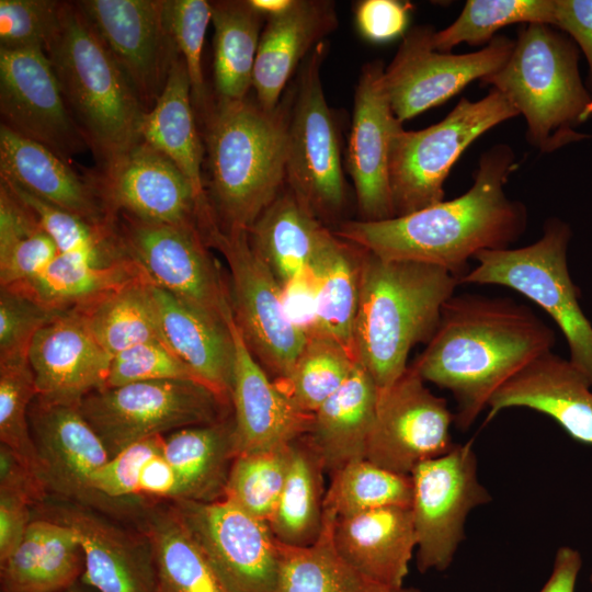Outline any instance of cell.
I'll use <instances>...</instances> for the list:
<instances>
[{"mask_svg": "<svg viewBox=\"0 0 592 592\" xmlns=\"http://www.w3.org/2000/svg\"><path fill=\"white\" fill-rule=\"evenodd\" d=\"M515 168L511 147L497 144L481 155L463 195L385 220H349L334 234L380 259L436 265L459 280L470 258L506 249L525 231L526 207L504 192Z\"/></svg>", "mask_w": 592, "mask_h": 592, "instance_id": "cell-1", "label": "cell"}, {"mask_svg": "<svg viewBox=\"0 0 592 592\" xmlns=\"http://www.w3.org/2000/svg\"><path fill=\"white\" fill-rule=\"evenodd\" d=\"M555 342L554 330L525 305L505 297L454 294L410 366L424 382L453 395L454 424L466 431L493 394L550 352Z\"/></svg>", "mask_w": 592, "mask_h": 592, "instance_id": "cell-2", "label": "cell"}, {"mask_svg": "<svg viewBox=\"0 0 592 592\" xmlns=\"http://www.w3.org/2000/svg\"><path fill=\"white\" fill-rule=\"evenodd\" d=\"M293 92L273 111L249 96L209 101L202 114L207 196L221 230L248 231L285 184Z\"/></svg>", "mask_w": 592, "mask_h": 592, "instance_id": "cell-3", "label": "cell"}, {"mask_svg": "<svg viewBox=\"0 0 592 592\" xmlns=\"http://www.w3.org/2000/svg\"><path fill=\"white\" fill-rule=\"evenodd\" d=\"M457 285L443 267L363 250L354 345L357 363L379 390L402 376L417 344L431 340Z\"/></svg>", "mask_w": 592, "mask_h": 592, "instance_id": "cell-4", "label": "cell"}, {"mask_svg": "<svg viewBox=\"0 0 592 592\" xmlns=\"http://www.w3.org/2000/svg\"><path fill=\"white\" fill-rule=\"evenodd\" d=\"M45 52L76 125L106 168L140 140L145 110L136 92L77 2H61Z\"/></svg>", "mask_w": 592, "mask_h": 592, "instance_id": "cell-5", "label": "cell"}, {"mask_svg": "<svg viewBox=\"0 0 592 592\" xmlns=\"http://www.w3.org/2000/svg\"><path fill=\"white\" fill-rule=\"evenodd\" d=\"M574 43L551 25L525 24L506 62L480 81L511 100L525 117L527 140L543 153L587 137L573 129L592 115Z\"/></svg>", "mask_w": 592, "mask_h": 592, "instance_id": "cell-6", "label": "cell"}, {"mask_svg": "<svg viewBox=\"0 0 592 592\" xmlns=\"http://www.w3.org/2000/svg\"><path fill=\"white\" fill-rule=\"evenodd\" d=\"M570 237L569 225L549 218L542 237L532 244L477 253V266L458 283L504 286L538 305L563 333L570 363L592 387V325L580 307V292L569 274Z\"/></svg>", "mask_w": 592, "mask_h": 592, "instance_id": "cell-7", "label": "cell"}, {"mask_svg": "<svg viewBox=\"0 0 592 592\" xmlns=\"http://www.w3.org/2000/svg\"><path fill=\"white\" fill-rule=\"evenodd\" d=\"M516 115L520 114L511 100L491 88L480 100L463 98L434 125L420 130L400 127L389 155L395 217L444 201V182L464 150L489 129Z\"/></svg>", "mask_w": 592, "mask_h": 592, "instance_id": "cell-8", "label": "cell"}, {"mask_svg": "<svg viewBox=\"0 0 592 592\" xmlns=\"http://www.w3.org/2000/svg\"><path fill=\"white\" fill-rule=\"evenodd\" d=\"M231 406L202 384L149 380L92 391L79 410L110 457L128 445L169 431L228 417Z\"/></svg>", "mask_w": 592, "mask_h": 592, "instance_id": "cell-9", "label": "cell"}, {"mask_svg": "<svg viewBox=\"0 0 592 592\" xmlns=\"http://www.w3.org/2000/svg\"><path fill=\"white\" fill-rule=\"evenodd\" d=\"M326 52L322 41L300 66L293 92L285 166L288 190L319 220L335 217L345 201L339 129L320 75Z\"/></svg>", "mask_w": 592, "mask_h": 592, "instance_id": "cell-10", "label": "cell"}, {"mask_svg": "<svg viewBox=\"0 0 592 592\" xmlns=\"http://www.w3.org/2000/svg\"><path fill=\"white\" fill-rule=\"evenodd\" d=\"M207 244L227 262L232 317L244 342L274 380L286 377L308 338L287 318L281 284L253 251L248 231L218 229Z\"/></svg>", "mask_w": 592, "mask_h": 592, "instance_id": "cell-11", "label": "cell"}, {"mask_svg": "<svg viewBox=\"0 0 592 592\" xmlns=\"http://www.w3.org/2000/svg\"><path fill=\"white\" fill-rule=\"evenodd\" d=\"M420 572L444 571L465 538V523L475 508L491 501L480 483L470 443L455 444L446 454L419 464L411 473Z\"/></svg>", "mask_w": 592, "mask_h": 592, "instance_id": "cell-12", "label": "cell"}, {"mask_svg": "<svg viewBox=\"0 0 592 592\" xmlns=\"http://www.w3.org/2000/svg\"><path fill=\"white\" fill-rule=\"evenodd\" d=\"M118 240L159 288L228 325L232 318L229 286L196 225L153 224L126 215Z\"/></svg>", "mask_w": 592, "mask_h": 592, "instance_id": "cell-13", "label": "cell"}, {"mask_svg": "<svg viewBox=\"0 0 592 592\" xmlns=\"http://www.w3.org/2000/svg\"><path fill=\"white\" fill-rule=\"evenodd\" d=\"M429 25L408 31L385 68L384 83L400 123L442 104L471 81L497 72L509 59L514 42L496 35L486 47L468 54L435 50Z\"/></svg>", "mask_w": 592, "mask_h": 592, "instance_id": "cell-14", "label": "cell"}, {"mask_svg": "<svg viewBox=\"0 0 592 592\" xmlns=\"http://www.w3.org/2000/svg\"><path fill=\"white\" fill-rule=\"evenodd\" d=\"M170 502L230 592H278V544L266 522L226 499Z\"/></svg>", "mask_w": 592, "mask_h": 592, "instance_id": "cell-15", "label": "cell"}, {"mask_svg": "<svg viewBox=\"0 0 592 592\" xmlns=\"http://www.w3.org/2000/svg\"><path fill=\"white\" fill-rule=\"evenodd\" d=\"M454 413L408 366L390 387L379 390L366 459L390 471L411 475L421 463L449 452Z\"/></svg>", "mask_w": 592, "mask_h": 592, "instance_id": "cell-16", "label": "cell"}, {"mask_svg": "<svg viewBox=\"0 0 592 592\" xmlns=\"http://www.w3.org/2000/svg\"><path fill=\"white\" fill-rule=\"evenodd\" d=\"M1 125L67 160L88 146L42 48H0Z\"/></svg>", "mask_w": 592, "mask_h": 592, "instance_id": "cell-17", "label": "cell"}, {"mask_svg": "<svg viewBox=\"0 0 592 592\" xmlns=\"http://www.w3.org/2000/svg\"><path fill=\"white\" fill-rule=\"evenodd\" d=\"M136 92L145 111L160 96L180 57L164 23L162 0L77 2Z\"/></svg>", "mask_w": 592, "mask_h": 592, "instance_id": "cell-18", "label": "cell"}, {"mask_svg": "<svg viewBox=\"0 0 592 592\" xmlns=\"http://www.w3.org/2000/svg\"><path fill=\"white\" fill-rule=\"evenodd\" d=\"M95 180L114 216L122 212L146 223L198 227V202L191 182L167 156L143 140Z\"/></svg>", "mask_w": 592, "mask_h": 592, "instance_id": "cell-19", "label": "cell"}, {"mask_svg": "<svg viewBox=\"0 0 592 592\" xmlns=\"http://www.w3.org/2000/svg\"><path fill=\"white\" fill-rule=\"evenodd\" d=\"M29 419L48 496L90 508H111L114 503L91 489L92 476L110 455L79 406L49 403L36 397Z\"/></svg>", "mask_w": 592, "mask_h": 592, "instance_id": "cell-20", "label": "cell"}, {"mask_svg": "<svg viewBox=\"0 0 592 592\" xmlns=\"http://www.w3.org/2000/svg\"><path fill=\"white\" fill-rule=\"evenodd\" d=\"M380 60L363 66L354 94L346 167L354 184L361 220L395 217L389 155L392 138L402 127L395 116L384 83Z\"/></svg>", "mask_w": 592, "mask_h": 592, "instance_id": "cell-21", "label": "cell"}, {"mask_svg": "<svg viewBox=\"0 0 592 592\" xmlns=\"http://www.w3.org/2000/svg\"><path fill=\"white\" fill-rule=\"evenodd\" d=\"M111 360L80 310L55 311L29 351L37 398L79 406L86 396L105 387Z\"/></svg>", "mask_w": 592, "mask_h": 592, "instance_id": "cell-22", "label": "cell"}, {"mask_svg": "<svg viewBox=\"0 0 592 592\" xmlns=\"http://www.w3.org/2000/svg\"><path fill=\"white\" fill-rule=\"evenodd\" d=\"M228 326L234 343L230 405L236 456L278 447L307 435L312 414L298 409L270 379L234 317Z\"/></svg>", "mask_w": 592, "mask_h": 592, "instance_id": "cell-23", "label": "cell"}, {"mask_svg": "<svg viewBox=\"0 0 592 592\" xmlns=\"http://www.w3.org/2000/svg\"><path fill=\"white\" fill-rule=\"evenodd\" d=\"M49 508L46 519L70 526L78 536L84 584L96 592H157L152 550L141 531L129 532L82 504Z\"/></svg>", "mask_w": 592, "mask_h": 592, "instance_id": "cell-24", "label": "cell"}, {"mask_svg": "<svg viewBox=\"0 0 592 592\" xmlns=\"http://www.w3.org/2000/svg\"><path fill=\"white\" fill-rule=\"evenodd\" d=\"M513 407L544 413L573 440L592 445V387L569 360L551 351L532 361L493 394L487 421Z\"/></svg>", "mask_w": 592, "mask_h": 592, "instance_id": "cell-25", "label": "cell"}, {"mask_svg": "<svg viewBox=\"0 0 592 592\" xmlns=\"http://www.w3.org/2000/svg\"><path fill=\"white\" fill-rule=\"evenodd\" d=\"M338 23L334 2L329 0H292L286 10L266 18L252 75L255 99L263 109L278 106L296 68Z\"/></svg>", "mask_w": 592, "mask_h": 592, "instance_id": "cell-26", "label": "cell"}, {"mask_svg": "<svg viewBox=\"0 0 592 592\" xmlns=\"http://www.w3.org/2000/svg\"><path fill=\"white\" fill-rule=\"evenodd\" d=\"M0 174L95 226L114 225L96 180H84L46 146L0 126Z\"/></svg>", "mask_w": 592, "mask_h": 592, "instance_id": "cell-27", "label": "cell"}, {"mask_svg": "<svg viewBox=\"0 0 592 592\" xmlns=\"http://www.w3.org/2000/svg\"><path fill=\"white\" fill-rule=\"evenodd\" d=\"M194 110L190 78L180 56L172 65L160 96L145 111L139 137L167 156L191 182L198 202V229L206 239L219 225L203 181L205 148Z\"/></svg>", "mask_w": 592, "mask_h": 592, "instance_id": "cell-28", "label": "cell"}, {"mask_svg": "<svg viewBox=\"0 0 592 592\" xmlns=\"http://www.w3.org/2000/svg\"><path fill=\"white\" fill-rule=\"evenodd\" d=\"M333 542L340 556L369 580L403 589L417 549L411 506H388L337 519Z\"/></svg>", "mask_w": 592, "mask_h": 592, "instance_id": "cell-29", "label": "cell"}, {"mask_svg": "<svg viewBox=\"0 0 592 592\" xmlns=\"http://www.w3.org/2000/svg\"><path fill=\"white\" fill-rule=\"evenodd\" d=\"M152 291L167 345L206 387L230 405L234 343L229 326L156 285Z\"/></svg>", "mask_w": 592, "mask_h": 592, "instance_id": "cell-30", "label": "cell"}, {"mask_svg": "<svg viewBox=\"0 0 592 592\" xmlns=\"http://www.w3.org/2000/svg\"><path fill=\"white\" fill-rule=\"evenodd\" d=\"M84 567L75 531L58 521L33 519L14 550L0 560L1 592H61Z\"/></svg>", "mask_w": 592, "mask_h": 592, "instance_id": "cell-31", "label": "cell"}, {"mask_svg": "<svg viewBox=\"0 0 592 592\" xmlns=\"http://www.w3.org/2000/svg\"><path fill=\"white\" fill-rule=\"evenodd\" d=\"M378 395L373 378L357 363L342 386L312 413L307 436L330 475L366 458Z\"/></svg>", "mask_w": 592, "mask_h": 592, "instance_id": "cell-32", "label": "cell"}, {"mask_svg": "<svg viewBox=\"0 0 592 592\" xmlns=\"http://www.w3.org/2000/svg\"><path fill=\"white\" fill-rule=\"evenodd\" d=\"M250 244L282 285L310 267L334 237L287 190L248 230Z\"/></svg>", "mask_w": 592, "mask_h": 592, "instance_id": "cell-33", "label": "cell"}, {"mask_svg": "<svg viewBox=\"0 0 592 592\" xmlns=\"http://www.w3.org/2000/svg\"><path fill=\"white\" fill-rule=\"evenodd\" d=\"M140 511L157 592H230L171 502L143 503Z\"/></svg>", "mask_w": 592, "mask_h": 592, "instance_id": "cell-34", "label": "cell"}, {"mask_svg": "<svg viewBox=\"0 0 592 592\" xmlns=\"http://www.w3.org/2000/svg\"><path fill=\"white\" fill-rule=\"evenodd\" d=\"M163 456L178 479L177 500L223 499L236 456L232 415L171 432L164 436Z\"/></svg>", "mask_w": 592, "mask_h": 592, "instance_id": "cell-35", "label": "cell"}, {"mask_svg": "<svg viewBox=\"0 0 592 592\" xmlns=\"http://www.w3.org/2000/svg\"><path fill=\"white\" fill-rule=\"evenodd\" d=\"M325 473L321 456L307 435L292 442L285 483L267 523L281 544L305 547L319 538L325 524Z\"/></svg>", "mask_w": 592, "mask_h": 592, "instance_id": "cell-36", "label": "cell"}, {"mask_svg": "<svg viewBox=\"0 0 592 592\" xmlns=\"http://www.w3.org/2000/svg\"><path fill=\"white\" fill-rule=\"evenodd\" d=\"M362 253L361 248L334 234L310 266L316 284V333L339 343L356 361L354 328L360 299Z\"/></svg>", "mask_w": 592, "mask_h": 592, "instance_id": "cell-37", "label": "cell"}, {"mask_svg": "<svg viewBox=\"0 0 592 592\" xmlns=\"http://www.w3.org/2000/svg\"><path fill=\"white\" fill-rule=\"evenodd\" d=\"M144 271L129 255L101 266L80 254L58 253L33 278L7 288L18 291L49 310L83 306L121 287Z\"/></svg>", "mask_w": 592, "mask_h": 592, "instance_id": "cell-38", "label": "cell"}, {"mask_svg": "<svg viewBox=\"0 0 592 592\" xmlns=\"http://www.w3.org/2000/svg\"><path fill=\"white\" fill-rule=\"evenodd\" d=\"M214 26V88L217 100L248 96L266 18L249 0L210 1Z\"/></svg>", "mask_w": 592, "mask_h": 592, "instance_id": "cell-39", "label": "cell"}, {"mask_svg": "<svg viewBox=\"0 0 592 592\" xmlns=\"http://www.w3.org/2000/svg\"><path fill=\"white\" fill-rule=\"evenodd\" d=\"M152 285L143 272L121 287L76 307L111 356L146 342L159 341L167 344Z\"/></svg>", "mask_w": 592, "mask_h": 592, "instance_id": "cell-40", "label": "cell"}, {"mask_svg": "<svg viewBox=\"0 0 592 592\" xmlns=\"http://www.w3.org/2000/svg\"><path fill=\"white\" fill-rule=\"evenodd\" d=\"M337 517L325 512L323 530L309 546L278 544V592H407L383 587L354 569L333 542Z\"/></svg>", "mask_w": 592, "mask_h": 592, "instance_id": "cell-41", "label": "cell"}, {"mask_svg": "<svg viewBox=\"0 0 592 592\" xmlns=\"http://www.w3.org/2000/svg\"><path fill=\"white\" fill-rule=\"evenodd\" d=\"M58 250L34 214L0 182V285L14 286L41 273Z\"/></svg>", "mask_w": 592, "mask_h": 592, "instance_id": "cell-42", "label": "cell"}, {"mask_svg": "<svg viewBox=\"0 0 592 592\" xmlns=\"http://www.w3.org/2000/svg\"><path fill=\"white\" fill-rule=\"evenodd\" d=\"M412 496L410 475L390 471L364 458L331 474L323 509L341 519L382 508L411 506Z\"/></svg>", "mask_w": 592, "mask_h": 592, "instance_id": "cell-43", "label": "cell"}, {"mask_svg": "<svg viewBox=\"0 0 592 592\" xmlns=\"http://www.w3.org/2000/svg\"><path fill=\"white\" fill-rule=\"evenodd\" d=\"M356 364L339 343L316 333L308 337L289 374L273 380L298 409L312 414L342 386Z\"/></svg>", "mask_w": 592, "mask_h": 592, "instance_id": "cell-44", "label": "cell"}, {"mask_svg": "<svg viewBox=\"0 0 592 592\" xmlns=\"http://www.w3.org/2000/svg\"><path fill=\"white\" fill-rule=\"evenodd\" d=\"M554 0H468L459 16L446 29L434 32L435 50L449 53L460 44L490 43L500 29L515 23L553 26Z\"/></svg>", "mask_w": 592, "mask_h": 592, "instance_id": "cell-45", "label": "cell"}, {"mask_svg": "<svg viewBox=\"0 0 592 592\" xmlns=\"http://www.w3.org/2000/svg\"><path fill=\"white\" fill-rule=\"evenodd\" d=\"M291 447L292 442L237 455L230 466L223 499L269 523L285 483Z\"/></svg>", "mask_w": 592, "mask_h": 592, "instance_id": "cell-46", "label": "cell"}, {"mask_svg": "<svg viewBox=\"0 0 592 592\" xmlns=\"http://www.w3.org/2000/svg\"><path fill=\"white\" fill-rule=\"evenodd\" d=\"M36 397L35 377L29 361L0 363L1 444L10 447L42 480L29 419Z\"/></svg>", "mask_w": 592, "mask_h": 592, "instance_id": "cell-47", "label": "cell"}, {"mask_svg": "<svg viewBox=\"0 0 592 592\" xmlns=\"http://www.w3.org/2000/svg\"><path fill=\"white\" fill-rule=\"evenodd\" d=\"M162 11L168 32L187 70L193 105L202 115L210 101L202 69L205 34L212 22L210 1L162 0Z\"/></svg>", "mask_w": 592, "mask_h": 592, "instance_id": "cell-48", "label": "cell"}, {"mask_svg": "<svg viewBox=\"0 0 592 592\" xmlns=\"http://www.w3.org/2000/svg\"><path fill=\"white\" fill-rule=\"evenodd\" d=\"M149 380H189L204 385L167 344L153 341L130 346L112 356L104 388Z\"/></svg>", "mask_w": 592, "mask_h": 592, "instance_id": "cell-49", "label": "cell"}, {"mask_svg": "<svg viewBox=\"0 0 592 592\" xmlns=\"http://www.w3.org/2000/svg\"><path fill=\"white\" fill-rule=\"evenodd\" d=\"M60 7V1L52 0H1L0 48L46 50L58 25Z\"/></svg>", "mask_w": 592, "mask_h": 592, "instance_id": "cell-50", "label": "cell"}, {"mask_svg": "<svg viewBox=\"0 0 592 592\" xmlns=\"http://www.w3.org/2000/svg\"><path fill=\"white\" fill-rule=\"evenodd\" d=\"M55 311L7 287L0 291V363L29 361L38 330Z\"/></svg>", "mask_w": 592, "mask_h": 592, "instance_id": "cell-51", "label": "cell"}, {"mask_svg": "<svg viewBox=\"0 0 592 592\" xmlns=\"http://www.w3.org/2000/svg\"><path fill=\"white\" fill-rule=\"evenodd\" d=\"M164 436L155 435L135 442L95 471L91 479L92 491L101 499L118 505L128 498H139V479L145 465L163 452Z\"/></svg>", "mask_w": 592, "mask_h": 592, "instance_id": "cell-52", "label": "cell"}, {"mask_svg": "<svg viewBox=\"0 0 592 592\" xmlns=\"http://www.w3.org/2000/svg\"><path fill=\"white\" fill-rule=\"evenodd\" d=\"M411 4L397 0H364L355 9L360 34L373 43H385L402 35L408 26Z\"/></svg>", "mask_w": 592, "mask_h": 592, "instance_id": "cell-53", "label": "cell"}, {"mask_svg": "<svg viewBox=\"0 0 592 592\" xmlns=\"http://www.w3.org/2000/svg\"><path fill=\"white\" fill-rule=\"evenodd\" d=\"M282 303L289 321L307 338L317 332L316 284L310 267L281 285Z\"/></svg>", "mask_w": 592, "mask_h": 592, "instance_id": "cell-54", "label": "cell"}, {"mask_svg": "<svg viewBox=\"0 0 592 592\" xmlns=\"http://www.w3.org/2000/svg\"><path fill=\"white\" fill-rule=\"evenodd\" d=\"M553 26L567 32L582 49L592 89V0H554Z\"/></svg>", "mask_w": 592, "mask_h": 592, "instance_id": "cell-55", "label": "cell"}, {"mask_svg": "<svg viewBox=\"0 0 592 592\" xmlns=\"http://www.w3.org/2000/svg\"><path fill=\"white\" fill-rule=\"evenodd\" d=\"M0 491L21 496L33 506L48 496L38 476L3 444H0Z\"/></svg>", "mask_w": 592, "mask_h": 592, "instance_id": "cell-56", "label": "cell"}, {"mask_svg": "<svg viewBox=\"0 0 592 592\" xmlns=\"http://www.w3.org/2000/svg\"><path fill=\"white\" fill-rule=\"evenodd\" d=\"M33 504L25 498L0 491V560L22 540L32 519Z\"/></svg>", "mask_w": 592, "mask_h": 592, "instance_id": "cell-57", "label": "cell"}, {"mask_svg": "<svg viewBox=\"0 0 592 592\" xmlns=\"http://www.w3.org/2000/svg\"><path fill=\"white\" fill-rule=\"evenodd\" d=\"M138 497L156 501L178 499V479L163 452L145 465L139 479Z\"/></svg>", "mask_w": 592, "mask_h": 592, "instance_id": "cell-58", "label": "cell"}, {"mask_svg": "<svg viewBox=\"0 0 592 592\" xmlns=\"http://www.w3.org/2000/svg\"><path fill=\"white\" fill-rule=\"evenodd\" d=\"M582 557L579 550L570 546L557 549L551 572L539 592H574Z\"/></svg>", "mask_w": 592, "mask_h": 592, "instance_id": "cell-59", "label": "cell"}, {"mask_svg": "<svg viewBox=\"0 0 592 592\" xmlns=\"http://www.w3.org/2000/svg\"><path fill=\"white\" fill-rule=\"evenodd\" d=\"M252 7L265 18L286 10L292 0H249Z\"/></svg>", "mask_w": 592, "mask_h": 592, "instance_id": "cell-60", "label": "cell"}, {"mask_svg": "<svg viewBox=\"0 0 592 592\" xmlns=\"http://www.w3.org/2000/svg\"><path fill=\"white\" fill-rule=\"evenodd\" d=\"M61 592H96L89 585L84 584L81 580L76 582L73 585L69 587L68 589L61 591Z\"/></svg>", "mask_w": 592, "mask_h": 592, "instance_id": "cell-61", "label": "cell"}, {"mask_svg": "<svg viewBox=\"0 0 592 592\" xmlns=\"http://www.w3.org/2000/svg\"><path fill=\"white\" fill-rule=\"evenodd\" d=\"M407 592H421V591L415 588H408Z\"/></svg>", "mask_w": 592, "mask_h": 592, "instance_id": "cell-62", "label": "cell"}, {"mask_svg": "<svg viewBox=\"0 0 592 592\" xmlns=\"http://www.w3.org/2000/svg\"><path fill=\"white\" fill-rule=\"evenodd\" d=\"M590 582L592 584V571H591V574H590Z\"/></svg>", "mask_w": 592, "mask_h": 592, "instance_id": "cell-63", "label": "cell"}]
</instances>
